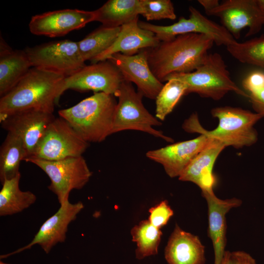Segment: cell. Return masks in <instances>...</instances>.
Masks as SVG:
<instances>
[{"mask_svg": "<svg viewBox=\"0 0 264 264\" xmlns=\"http://www.w3.org/2000/svg\"><path fill=\"white\" fill-rule=\"evenodd\" d=\"M32 67H38L68 77L86 66L77 42L56 41L24 49Z\"/></svg>", "mask_w": 264, "mask_h": 264, "instance_id": "obj_8", "label": "cell"}, {"mask_svg": "<svg viewBox=\"0 0 264 264\" xmlns=\"http://www.w3.org/2000/svg\"><path fill=\"white\" fill-rule=\"evenodd\" d=\"M253 109L264 116V70L251 72L242 81Z\"/></svg>", "mask_w": 264, "mask_h": 264, "instance_id": "obj_30", "label": "cell"}, {"mask_svg": "<svg viewBox=\"0 0 264 264\" xmlns=\"http://www.w3.org/2000/svg\"><path fill=\"white\" fill-rule=\"evenodd\" d=\"M19 173L15 177L5 180L0 191V216H7L20 213L29 208L37 200L36 195L29 191L20 189Z\"/></svg>", "mask_w": 264, "mask_h": 264, "instance_id": "obj_24", "label": "cell"}, {"mask_svg": "<svg viewBox=\"0 0 264 264\" xmlns=\"http://www.w3.org/2000/svg\"><path fill=\"white\" fill-rule=\"evenodd\" d=\"M168 264H204L205 247L198 237L182 230L177 224L165 249Z\"/></svg>", "mask_w": 264, "mask_h": 264, "instance_id": "obj_20", "label": "cell"}, {"mask_svg": "<svg viewBox=\"0 0 264 264\" xmlns=\"http://www.w3.org/2000/svg\"><path fill=\"white\" fill-rule=\"evenodd\" d=\"M219 17L222 25L236 40L248 28L246 37L258 33L264 25V11L257 0H226L206 13Z\"/></svg>", "mask_w": 264, "mask_h": 264, "instance_id": "obj_11", "label": "cell"}, {"mask_svg": "<svg viewBox=\"0 0 264 264\" xmlns=\"http://www.w3.org/2000/svg\"><path fill=\"white\" fill-rule=\"evenodd\" d=\"M108 60L117 67L125 80L136 85L138 92L143 96L156 99L164 85L152 72L146 49L133 55L115 53Z\"/></svg>", "mask_w": 264, "mask_h": 264, "instance_id": "obj_16", "label": "cell"}, {"mask_svg": "<svg viewBox=\"0 0 264 264\" xmlns=\"http://www.w3.org/2000/svg\"><path fill=\"white\" fill-rule=\"evenodd\" d=\"M88 143L65 119L55 118L34 154L28 158L56 161L80 156L88 147Z\"/></svg>", "mask_w": 264, "mask_h": 264, "instance_id": "obj_9", "label": "cell"}, {"mask_svg": "<svg viewBox=\"0 0 264 264\" xmlns=\"http://www.w3.org/2000/svg\"><path fill=\"white\" fill-rule=\"evenodd\" d=\"M117 103L114 95L96 92L58 113L86 142H100L112 134Z\"/></svg>", "mask_w": 264, "mask_h": 264, "instance_id": "obj_3", "label": "cell"}, {"mask_svg": "<svg viewBox=\"0 0 264 264\" xmlns=\"http://www.w3.org/2000/svg\"><path fill=\"white\" fill-rule=\"evenodd\" d=\"M31 67L28 56L24 50H13L0 37V97L11 90Z\"/></svg>", "mask_w": 264, "mask_h": 264, "instance_id": "obj_22", "label": "cell"}, {"mask_svg": "<svg viewBox=\"0 0 264 264\" xmlns=\"http://www.w3.org/2000/svg\"><path fill=\"white\" fill-rule=\"evenodd\" d=\"M226 48L239 62L264 68V35L242 43L236 41Z\"/></svg>", "mask_w": 264, "mask_h": 264, "instance_id": "obj_28", "label": "cell"}, {"mask_svg": "<svg viewBox=\"0 0 264 264\" xmlns=\"http://www.w3.org/2000/svg\"><path fill=\"white\" fill-rule=\"evenodd\" d=\"M141 14L147 21L175 20L176 16L170 0H140Z\"/></svg>", "mask_w": 264, "mask_h": 264, "instance_id": "obj_31", "label": "cell"}, {"mask_svg": "<svg viewBox=\"0 0 264 264\" xmlns=\"http://www.w3.org/2000/svg\"><path fill=\"white\" fill-rule=\"evenodd\" d=\"M137 18L121 26L114 43L91 62V64L107 60L115 53L133 55L143 49L156 46L160 41L152 31L140 27Z\"/></svg>", "mask_w": 264, "mask_h": 264, "instance_id": "obj_19", "label": "cell"}, {"mask_svg": "<svg viewBox=\"0 0 264 264\" xmlns=\"http://www.w3.org/2000/svg\"><path fill=\"white\" fill-rule=\"evenodd\" d=\"M261 8L264 11V0H257Z\"/></svg>", "mask_w": 264, "mask_h": 264, "instance_id": "obj_36", "label": "cell"}, {"mask_svg": "<svg viewBox=\"0 0 264 264\" xmlns=\"http://www.w3.org/2000/svg\"><path fill=\"white\" fill-rule=\"evenodd\" d=\"M120 30L121 26L110 27L102 25L77 42L84 60L92 62L109 49L116 40Z\"/></svg>", "mask_w": 264, "mask_h": 264, "instance_id": "obj_26", "label": "cell"}, {"mask_svg": "<svg viewBox=\"0 0 264 264\" xmlns=\"http://www.w3.org/2000/svg\"><path fill=\"white\" fill-rule=\"evenodd\" d=\"M65 76L32 67L22 79L0 99V122L21 111L35 109L53 113L63 93Z\"/></svg>", "mask_w": 264, "mask_h": 264, "instance_id": "obj_1", "label": "cell"}, {"mask_svg": "<svg viewBox=\"0 0 264 264\" xmlns=\"http://www.w3.org/2000/svg\"><path fill=\"white\" fill-rule=\"evenodd\" d=\"M211 114L219 120L215 130L207 131L200 125L197 115L193 114L185 121L183 128L188 132H198L223 144L239 148L249 146L258 139L254 125L263 116L240 108L221 107L213 109Z\"/></svg>", "mask_w": 264, "mask_h": 264, "instance_id": "obj_4", "label": "cell"}, {"mask_svg": "<svg viewBox=\"0 0 264 264\" xmlns=\"http://www.w3.org/2000/svg\"><path fill=\"white\" fill-rule=\"evenodd\" d=\"M186 84L181 80L171 79L167 81L158 94L155 100V117L164 120L171 113L183 95H185Z\"/></svg>", "mask_w": 264, "mask_h": 264, "instance_id": "obj_29", "label": "cell"}, {"mask_svg": "<svg viewBox=\"0 0 264 264\" xmlns=\"http://www.w3.org/2000/svg\"><path fill=\"white\" fill-rule=\"evenodd\" d=\"M225 147L223 144L211 138L207 145L191 161L178 177L179 179L192 182L201 191L213 189L215 183V178L212 173L213 166L217 158Z\"/></svg>", "mask_w": 264, "mask_h": 264, "instance_id": "obj_21", "label": "cell"}, {"mask_svg": "<svg viewBox=\"0 0 264 264\" xmlns=\"http://www.w3.org/2000/svg\"><path fill=\"white\" fill-rule=\"evenodd\" d=\"M84 207L81 201L72 203L67 200L60 204L58 210L42 224L30 243L13 252L1 255V259L30 249L36 244L48 254L56 244L65 242L69 224L76 219Z\"/></svg>", "mask_w": 264, "mask_h": 264, "instance_id": "obj_13", "label": "cell"}, {"mask_svg": "<svg viewBox=\"0 0 264 264\" xmlns=\"http://www.w3.org/2000/svg\"><path fill=\"white\" fill-rule=\"evenodd\" d=\"M202 196L208 206V235L211 240L214 251V264H221L226 244V215L233 208L241 205L237 198L221 199L214 194L213 189L202 191Z\"/></svg>", "mask_w": 264, "mask_h": 264, "instance_id": "obj_18", "label": "cell"}, {"mask_svg": "<svg viewBox=\"0 0 264 264\" xmlns=\"http://www.w3.org/2000/svg\"><path fill=\"white\" fill-rule=\"evenodd\" d=\"M189 11L188 19L181 17L177 22L171 25H157L141 21H138V24L142 28L153 32L160 41L192 33L205 34L218 45L226 46L237 41L222 25L207 18L193 6H190Z\"/></svg>", "mask_w": 264, "mask_h": 264, "instance_id": "obj_10", "label": "cell"}, {"mask_svg": "<svg viewBox=\"0 0 264 264\" xmlns=\"http://www.w3.org/2000/svg\"><path fill=\"white\" fill-rule=\"evenodd\" d=\"M198 1L203 7L206 13L220 3L218 0H199Z\"/></svg>", "mask_w": 264, "mask_h": 264, "instance_id": "obj_34", "label": "cell"}, {"mask_svg": "<svg viewBox=\"0 0 264 264\" xmlns=\"http://www.w3.org/2000/svg\"><path fill=\"white\" fill-rule=\"evenodd\" d=\"M210 140V138L200 134L193 139L148 151L146 156L150 159L161 164L170 177H179L191 161L207 145Z\"/></svg>", "mask_w": 264, "mask_h": 264, "instance_id": "obj_17", "label": "cell"}, {"mask_svg": "<svg viewBox=\"0 0 264 264\" xmlns=\"http://www.w3.org/2000/svg\"><path fill=\"white\" fill-rule=\"evenodd\" d=\"M26 151L22 139L11 132L8 133L0 149V180L15 177L20 173L21 162L26 157Z\"/></svg>", "mask_w": 264, "mask_h": 264, "instance_id": "obj_25", "label": "cell"}, {"mask_svg": "<svg viewBox=\"0 0 264 264\" xmlns=\"http://www.w3.org/2000/svg\"><path fill=\"white\" fill-rule=\"evenodd\" d=\"M229 263V264H257L250 254L239 250L230 252Z\"/></svg>", "mask_w": 264, "mask_h": 264, "instance_id": "obj_33", "label": "cell"}, {"mask_svg": "<svg viewBox=\"0 0 264 264\" xmlns=\"http://www.w3.org/2000/svg\"><path fill=\"white\" fill-rule=\"evenodd\" d=\"M118 101L116 106L112 134L127 130L140 131L160 137L168 142L173 140L161 131L153 128L161 125L144 106L142 95L136 92L131 82L124 80L114 95Z\"/></svg>", "mask_w": 264, "mask_h": 264, "instance_id": "obj_6", "label": "cell"}, {"mask_svg": "<svg viewBox=\"0 0 264 264\" xmlns=\"http://www.w3.org/2000/svg\"><path fill=\"white\" fill-rule=\"evenodd\" d=\"M124 80L117 67L107 60L86 65L75 73L66 77L63 92L70 89L82 92H102L114 96Z\"/></svg>", "mask_w": 264, "mask_h": 264, "instance_id": "obj_12", "label": "cell"}, {"mask_svg": "<svg viewBox=\"0 0 264 264\" xmlns=\"http://www.w3.org/2000/svg\"><path fill=\"white\" fill-rule=\"evenodd\" d=\"M141 10L140 0H109L94 10L95 21L106 27H120L138 18Z\"/></svg>", "mask_w": 264, "mask_h": 264, "instance_id": "obj_23", "label": "cell"}, {"mask_svg": "<svg viewBox=\"0 0 264 264\" xmlns=\"http://www.w3.org/2000/svg\"><path fill=\"white\" fill-rule=\"evenodd\" d=\"M94 11L65 9L49 11L33 16L29 23L34 35L50 37H60L81 28L95 21Z\"/></svg>", "mask_w": 264, "mask_h": 264, "instance_id": "obj_15", "label": "cell"}, {"mask_svg": "<svg viewBox=\"0 0 264 264\" xmlns=\"http://www.w3.org/2000/svg\"><path fill=\"white\" fill-rule=\"evenodd\" d=\"M176 79L186 85L185 95L196 93L200 96L219 100L229 91L248 97L231 79L222 56L218 53L208 54L203 64L194 71L174 73L166 79Z\"/></svg>", "mask_w": 264, "mask_h": 264, "instance_id": "obj_5", "label": "cell"}, {"mask_svg": "<svg viewBox=\"0 0 264 264\" xmlns=\"http://www.w3.org/2000/svg\"><path fill=\"white\" fill-rule=\"evenodd\" d=\"M132 241L136 242L135 257L142 260L156 255L162 235L160 229L154 226L149 220H143L131 230Z\"/></svg>", "mask_w": 264, "mask_h": 264, "instance_id": "obj_27", "label": "cell"}, {"mask_svg": "<svg viewBox=\"0 0 264 264\" xmlns=\"http://www.w3.org/2000/svg\"><path fill=\"white\" fill-rule=\"evenodd\" d=\"M24 161L41 169L49 177L48 188L57 196L60 204L69 200L70 192L82 189L92 176L82 156L50 161L30 157Z\"/></svg>", "mask_w": 264, "mask_h": 264, "instance_id": "obj_7", "label": "cell"}, {"mask_svg": "<svg viewBox=\"0 0 264 264\" xmlns=\"http://www.w3.org/2000/svg\"><path fill=\"white\" fill-rule=\"evenodd\" d=\"M149 212V221L159 229L166 225L174 215V211L166 200L151 207Z\"/></svg>", "mask_w": 264, "mask_h": 264, "instance_id": "obj_32", "label": "cell"}, {"mask_svg": "<svg viewBox=\"0 0 264 264\" xmlns=\"http://www.w3.org/2000/svg\"><path fill=\"white\" fill-rule=\"evenodd\" d=\"M229 253H230L229 251H226L221 264H229Z\"/></svg>", "mask_w": 264, "mask_h": 264, "instance_id": "obj_35", "label": "cell"}, {"mask_svg": "<svg viewBox=\"0 0 264 264\" xmlns=\"http://www.w3.org/2000/svg\"><path fill=\"white\" fill-rule=\"evenodd\" d=\"M214 43V40L205 34L178 35L146 49L148 64L154 76L162 83L172 73L196 70L204 62Z\"/></svg>", "mask_w": 264, "mask_h": 264, "instance_id": "obj_2", "label": "cell"}, {"mask_svg": "<svg viewBox=\"0 0 264 264\" xmlns=\"http://www.w3.org/2000/svg\"><path fill=\"white\" fill-rule=\"evenodd\" d=\"M55 118L52 113L29 109L13 113L0 123L2 128L22 139L26 151V159L34 154Z\"/></svg>", "mask_w": 264, "mask_h": 264, "instance_id": "obj_14", "label": "cell"}, {"mask_svg": "<svg viewBox=\"0 0 264 264\" xmlns=\"http://www.w3.org/2000/svg\"><path fill=\"white\" fill-rule=\"evenodd\" d=\"M0 264H8L4 263L3 262L0 261Z\"/></svg>", "mask_w": 264, "mask_h": 264, "instance_id": "obj_37", "label": "cell"}]
</instances>
